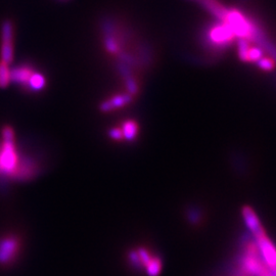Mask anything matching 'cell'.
Returning a JSON list of instances; mask_svg holds the SVG:
<instances>
[{
	"mask_svg": "<svg viewBox=\"0 0 276 276\" xmlns=\"http://www.w3.org/2000/svg\"><path fill=\"white\" fill-rule=\"evenodd\" d=\"M3 141L0 144V175L12 179H30L36 173V167L19 156L15 145L13 129L5 126L2 130Z\"/></svg>",
	"mask_w": 276,
	"mask_h": 276,
	"instance_id": "obj_1",
	"label": "cell"
},
{
	"mask_svg": "<svg viewBox=\"0 0 276 276\" xmlns=\"http://www.w3.org/2000/svg\"><path fill=\"white\" fill-rule=\"evenodd\" d=\"M236 38L231 28L224 22L214 24L209 27L207 33V40L215 47L225 48L233 43Z\"/></svg>",
	"mask_w": 276,
	"mask_h": 276,
	"instance_id": "obj_2",
	"label": "cell"
},
{
	"mask_svg": "<svg viewBox=\"0 0 276 276\" xmlns=\"http://www.w3.org/2000/svg\"><path fill=\"white\" fill-rule=\"evenodd\" d=\"M21 251V239L16 235L9 234L0 238V265L11 264Z\"/></svg>",
	"mask_w": 276,
	"mask_h": 276,
	"instance_id": "obj_3",
	"label": "cell"
},
{
	"mask_svg": "<svg viewBox=\"0 0 276 276\" xmlns=\"http://www.w3.org/2000/svg\"><path fill=\"white\" fill-rule=\"evenodd\" d=\"M0 57L8 65L13 60V25L6 19L1 26V48H0Z\"/></svg>",
	"mask_w": 276,
	"mask_h": 276,
	"instance_id": "obj_4",
	"label": "cell"
},
{
	"mask_svg": "<svg viewBox=\"0 0 276 276\" xmlns=\"http://www.w3.org/2000/svg\"><path fill=\"white\" fill-rule=\"evenodd\" d=\"M262 261L270 268L276 267V247L265 234L253 238Z\"/></svg>",
	"mask_w": 276,
	"mask_h": 276,
	"instance_id": "obj_5",
	"label": "cell"
},
{
	"mask_svg": "<svg viewBox=\"0 0 276 276\" xmlns=\"http://www.w3.org/2000/svg\"><path fill=\"white\" fill-rule=\"evenodd\" d=\"M242 215H243L245 224L253 238H258V236L265 234L264 228L262 226L259 217L251 207H244L242 211Z\"/></svg>",
	"mask_w": 276,
	"mask_h": 276,
	"instance_id": "obj_6",
	"label": "cell"
},
{
	"mask_svg": "<svg viewBox=\"0 0 276 276\" xmlns=\"http://www.w3.org/2000/svg\"><path fill=\"white\" fill-rule=\"evenodd\" d=\"M35 69L30 65H18L10 69V82L21 86L27 90L30 79L35 73Z\"/></svg>",
	"mask_w": 276,
	"mask_h": 276,
	"instance_id": "obj_7",
	"label": "cell"
},
{
	"mask_svg": "<svg viewBox=\"0 0 276 276\" xmlns=\"http://www.w3.org/2000/svg\"><path fill=\"white\" fill-rule=\"evenodd\" d=\"M133 101V96L129 93H121L112 96L100 105V110L103 113H109L129 105Z\"/></svg>",
	"mask_w": 276,
	"mask_h": 276,
	"instance_id": "obj_8",
	"label": "cell"
},
{
	"mask_svg": "<svg viewBox=\"0 0 276 276\" xmlns=\"http://www.w3.org/2000/svg\"><path fill=\"white\" fill-rule=\"evenodd\" d=\"M120 128L123 134V139L127 141H133L137 137L138 131H139V128H138L136 121H133V120L125 121Z\"/></svg>",
	"mask_w": 276,
	"mask_h": 276,
	"instance_id": "obj_9",
	"label": "cell"
},
{
	"mask_svg": "<svg viewBox=\"0 0 276 276\" xmlns=\"http://www.w3.org/2000/svg\"><path fill=\"white\" fill-rule=\"evenodd\" d=\"M144 269L147 276H159L162 270V260L157 256H153Z\"/></svg>",
	"mask_w": 276,
	"mask_h": 276,
	"instance_id": "obj_10",
	"label": "cell"
},
{
	"mask_svg": "<svg viewBox=\"0 0 276 276\" xmlns=\"http://www.w3.org/2000/svg\"><path fill=\"white\" fill-rule=\"evenodd\" d=\"M10 83L9 65L0 61V88H6Z\"/></svg>",
	"mask_w": 276,
	"mask_h": 276,
	"instance_id": "obj_11",
	"label": "cell"
},
{
	"mask_svg": "<svg viewBox=\"0 0 276 276\" xmlns=\"http://www.w3.org/2000/svg\"><path fill=\"white\" fill-rule=\"evenodd\" d=\"M186 218L192 224H199L202 220V211L200 208L192 206L186 210Z\"/></svg>",
	"mask_w": 276,
	"mask_h": 276,
	"instance_id": "obj_12",
	"label": "cell"
},
{
	"mask_svg": "<svg viewBox=\"0 0 276 276\" xmlns=\"http://www.w3.org/2000/svg\"><path fill=\"white\" fill-rule=\"evenodd\" d=\"M263 49L260 46H252L250 47L247 55V63H256L263 56Z\"/></svg>",
	"mask_w": 276,
	"mask_h": 276,
	"instance_id": "obj_13",
	"label": "cell"
},
{
	"mask_svg": "<svg viewBox=\"0 0 276 276\" xmlns=\"http://www.w3.org/2000/svg\"><path fill=\"white\" fill-rule=\"evenodd\" d=\"M256 64L263 71H272L275 67V61L268 56H262L259 61L256 62Z\"/></svg>",
	"mask_w": 276,
	"mask_h": 276,
	"instance_id": "obj_14",
	"label": "cell"
},
{
	"mask_svg": "<svg viewBox=\"0 0 276 276\" xmlns=\"http://www.w3.org/2000/svg\"><path fill=\"white\" fill-rule=\"evenodd\" d=\"M136 252H137L138 257H139V260H140V263H141V266H142V269H143L149 263V261L151 260V258L153 257V256L149 253V251H147L144 248H138L136 250Z\"/></svg>",
	"mask_w": 276,
	"mask_h": 276,
	"instance_id": "obj_15",
	"label": "cell"
},
{
	"mask_svg": "<svg viewBox=\"0 0 276 276\" xmlns=\"http://www.w3.org/2000/svg\"><path fill=\"white\" fill-rule=\"evenodd\" d=\"M109 136L112 138V139H114V140H118V141L123 140V134H122V131H121V128H120V127L112 128V129L109 131Z\"/></svg>",
	"mask_w": 276,
	"mask_h": 276,
	"instance_id": "obj_16",
	"label": "cell"
}]
</instances>
